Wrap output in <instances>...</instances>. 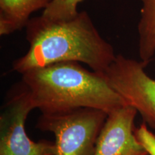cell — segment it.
I'll list each match as a JSON object with an SVG mask.
<instances>
[{
    "mask_svg": "<svg viewBox=\"0 0 155 155\" xmlns=\"http://www.w3.org/2000/svg\"><path fill=\"white\" fill-rule=\"evenodd\" d=\"M28 51L13 63L22 74L29 70L59 62L86 64L103 73L116 55L111 44L102 38L86 11L66 21H49L41 16L31 18L26 26Z\"/></svg>",
    "mask_w": 155,
    "mask_h": 155,
    "instance_id": "1",
    "label": "cell"
},
{
    "mask_svg": "<svg viewBox=\"0 0 155 155\" xmlns=\"http://www.w3.org/2000/svg\"><path fill=\"white\" fill-rule=\"evenodd\" d=\"M22 75L35 108L45 115L82 108L109 114L127 104L101 73L89 71L78 62L50 64L29 70Z\"/></svg>",
    "mask_w": 155,
    "mask_h": 155,
    "instance_id": "2",
    "label": "cell"
},
{
    "mask_svg": "<svg viewBox=\"0 0 155 155\" xmlns=\"http://www.w3.org/2000/svg\"><path fill=\"white\" fill-rule=\"evenodd\" d=\"M108 114L82 108L39 118L37 128L53 133L55 155H93Z\"/></svg>",
    "mask_w": 155,
    "mask_h": 155,
    "instance_id": "3",
    "label": "cell"
},
{
    "mask_svg": "<svg viewBox=\"0 0 155 155\" xmlns=\"http://www.w3.org/2000/svg\"><path fill=\"white\" fill-rule=\"evenodd\" d=\"M33 109L30 92L22 83L12 91L0 116V155H55V142H35L27 134L25 122Z\"/></svg>",
    "mask_w": 155,
    "mask_h": 155,
    "instance_id": "4",
    "label": "cell"
},
{
    "mask_svg": "<svg viewBox=\"0 0 155 155\" xmlns=\"http://www.w3.org/2000/svg\"><path fill=\"white\" fill-rule=\"evenodd\" d=\"M147 65L142 61L116 55L101 74L127 104L141 114L143 122L155 129V79L145 72Z\"/></svg>",
    "mask_w": 155,
    "mask_h": 155,
    "instance_id": "5",
    "label": "cell"
},
{
    "mask_svg": "<svg viewBox=\"0 0 155 155\" xmlns=\"http://www.w3.org/2000/svg\"><path fill=\"white\" fill-rule=\"evenodd\" d=\"M137 113L127 104L108 114L93 155H150L136 137Z\"/></svg>",
    "mask_w": 155,
    "mask_h": 155,
    "instance_id": "6",
    "label": "cell"
},
{
    "mask_svg": "<svg viewBox=\"0 0 155 155\" xmlns=\"http://www.w3.org/2000/svg\"><path fill=\"white\" fill-rule=\"evenodd\" d=\"M52 0H0V35L26 28L35 12L47 8Z\"/></svg>",
    "mask_w": 155,
    "mask_h": 155,
    "instance_id": "7",
    "label": "cell"
},
{
    "mask_svg": "<svg viewBox=\"0 0 155 155\" xmlns=\"http://www.w3.org/2000/svg\"><path fill=\"white\" fill-rule=\"evenodd\" d=\"M142 7L138 23L139 54L148 65L155 55V0H139Z\"/></svg>",
    "mask_w": 155,
    "mask_h": 155,
    "instance_id": "8",
    "label": "cell"
},
{
    "mask_svg": "<svg viewBox=\"0 0 155 155\" xmlns=\"http://www.w3.org/2000/svg\"><path fill=\"white\" fill-rule=\"evenodd\" d=\"M83 0H52L40 15L49 21H66L78 14V6Z\"/></svg>",
    "mask_w": 155,
    "mask_h": 155,
    "instance_id": "9",
    "label": "cell"
},
{
    "mask_svg": "<svg viewBox=\"0 0 155 155\" xmlns=\"http://www.w3.org/2000/svg\"><path fill=\"white\" fill-rule=\"evenodd\" d=\"M136 137L150 155H155V134L149 129L144 122L135 129Z\"/></svg>",
    "mask_w": 155,
    "mask_h": 155,
    "instance_id": "10",
    "label": "cell"
}]
</instances>
